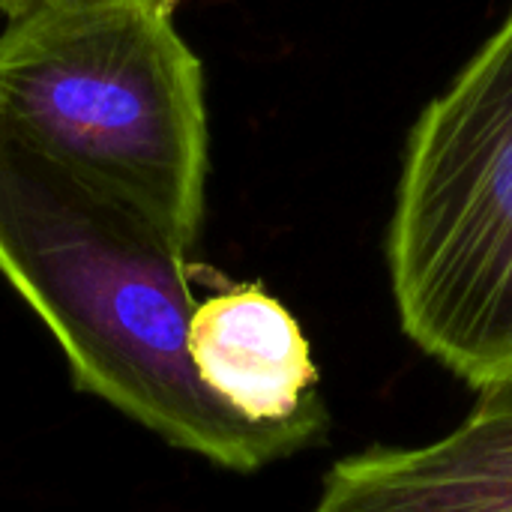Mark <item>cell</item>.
Masks as SVG:
<instances>
[{
    "instance_id": "1",
    "label": "cell",
    "mask_w": 512,
    "mask_h": 512,
    "mask_svg": "<svg viewBox=\"0 0 512 512\" xmlns=\"http://www.w3.org/2000/svg\"><path fill=\"white\" fill-rule=\"evenodd\" d=\"M189 255L153 213L0 120V276L54 336L72 387L183 453L258 474L303 450L198 381Z\"/></svg>"
},
{
    "instance_id": "2",
    "label": "cell",
    "mask_w": 512,
    "mask_h": 512,
    "mask_svg": "<svg viewBox=\"0 0 512 512\" xmlns=\"http://www.w3.org/2000/svg\"><path fill=\"white\" fill-rule=\"evenodd\" d=\"M177 0H27L0 30V120L117 189L195 249L204 72Z\"/></svg>"
},
{
    "instance_id": "3",
    "label": "cell",
    "mask_w": 512,
    "mask_h": 512,
    "mask_svg": "<svg viewBox=\"0 0 512 512\" xmlns=\"http://www.w3.org/2000/svg\"><path fill=\"white\" fill-rule=\"evenodd\" d=\"M387 270L420 351L471 390L512 375V9L408 135Z\"/></svg>"
},
{
    "instance_id": "4",
    "label": "cell",
    "mask_w": 512,
    "mask_h": 512,
    "mask_svg": "<svg viewBox=\"0 0 512 512\" xmlns=\"http://www.w3.org/2000/svg\"><path fill=\"white\" fill-rule=\"evenodd\" d=\"M198 381L240 420L288 435L300 450L330 432L321 372L300 321L261 285H225L198 300L189 333Z\"/></svg>"
},
{
    "instance_id": "5",
    "label": "cell",
    "mask_w": 512,
    "mask_h": 512,
    "mask_svg": "<svg viewBox=\"0 0 512 512\" xmlns=\"http://www.w3.org/2000/svg\"><path fill=\"white\" fill-rule=\"evenodd\" d=\"M474 393L438 441L339 459L309 512H512V375Z\"/></svg>"
},
{
    "instance_id": "6",
    "label": "cell",
    "mask_w": 512,
    "mask_h": 512,
    "mask_svg": "<svg viewBox=\"0 0 512 512\" xmlns=\"http://www.w3.org/2000/svg\"><path fill=\"white\" fill-rule=\"evenodd\" d=\"M27 0H0V9H3V15L6 12H12V9H18V6H24Z\"/></svg>"
}]
</instances>
